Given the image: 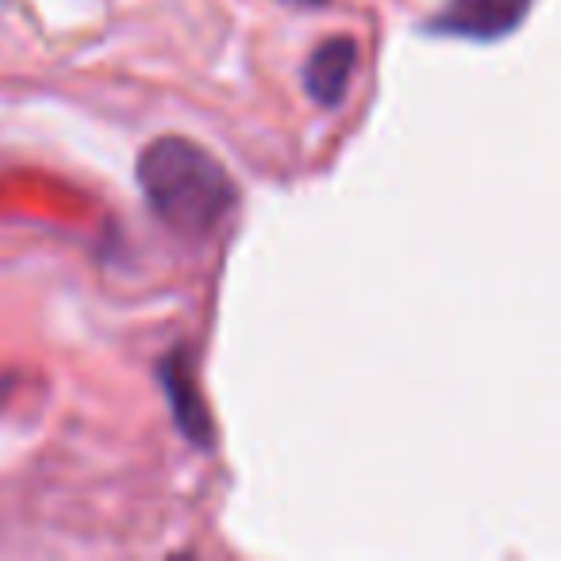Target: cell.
I'll list each match as a JSON object with an SVG mask.
<instances>
[{"instance_id":"cell-3","label":"cell","mask_w":561,"mask_h":561,"mask_svg":"<svg viewBox=\"0 0 561 561\" xmlns=\"http://www.w3.org/2000/svg\"><path fill=\"white\" fill-rule=\"evenodd\" d=\"M162 374V389L170 397V408H173V423L178 431L188 438L193 446L208 450L216 443V427H211V415L204 408V397H201V385H196V374H193V354L185 346L170 351L158 366Z\"/></svg>"},{"instance_id":"cell-1","label":"cell","mask_w":561,"mask_h":561,"mask_svg":"<svg viewBox=\"0 0 561 561\" xmlns=\"http://www.w3.org/2000/svg\"><path fill=\"white\" fill-rule=\"evenodd\" d=\"M135 173L150 211L181 239H208L239 204L224 162L181 135H158L142 147Z\"/></svg>"},{"instance_id":"cell-4","label":"cell","mask_w":561,"mask_h":561,"mask_svg":"<svg viewBox=\"0 0 561 561\" xmlns=\"http://www.w3.org/2000/svg\"><path fill=\"white\" fill-rule=\"evenodd\" d=\"M358 70V43L354 35H328L320 47L308 55L305 66V89L316 104L335 108L351 89V78Z\"/></svg>"},{"instance_id":"cell-2","label":"cell","mask_w":561,"mask_h":561,"mask_svg":"<svg viewBox=\"0 0 561 561\" xmlns=\"http://www.w3.org/2000/svg\"><path fill=\"white\" fill-rule=\"evenodd\" d=\"M535 0H450L427 24V32L450 35V39L492 43L512 35L527 20Z\"/></svg>"},{"instance_id":"cell-5","label":"cell","mask_w":561,"mask_h":561,"mask_svg":"<svg viewBox=\"0 0 561 561\" xmlns=\"http://www.w3.org/2000/svg\"><path fill=\"white\" fill-rule=\"evenodd\" d=\"M297 4H316V9H320V4H328V0H297Z\"/></svg>"}]
</instances>
